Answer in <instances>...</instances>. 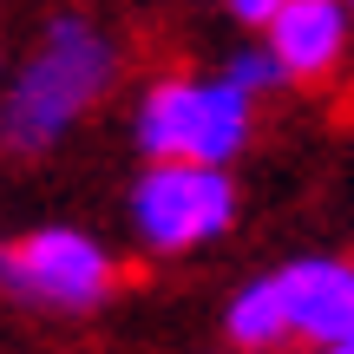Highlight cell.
<instances>
[{"label": "cell", "mask_w": 354, "mask_h": 354, "mask_svg": "<svg viewBox=\"0 0 354 354\" xmlns=\"http://www.w3.org/2000/svg\"><path fill=\"white\" fill-rule=\"evenodd\" d=\"M230 216H236V190L223 171H203V165H151L131 190V223L165 256L223 236Z\"/></svg>", "instance_id": "cell-3"}, {"label": "cell", "mask_w": 354, "mask_h": 354, "mask_svg": "<svg viewBox=\"0 0 354 354\" xmlns=\"http://www.w3.org/2000/svg\"><path fill=\"white\" fill-rule=\"evenodd\" d=\"M112 39L86 20V13H53L39 46L13 73L7 99H0V138L13 151H46L73 131V118L112 86Z\"/></svg>", "instance_id": "cell-1"}, {"label": "cell", "mask_w": 354, "mask_h": 354, "mask_svg": "<svg viewBox=\"0 0 354 354\" xmlns=\"http://www.w3.org/2000/svg\"><path fill=\"white\" fill-rule=\"evenodd\" d=\"M0 282H7L20 302L39 308H92L112 289V256L86 236V230H33L13 250H0Z\"/></svg>", "instance_id": "cell-4"}, {"label": "cell", "mask_w": 354, "mask_h": 354, "mask_svg": "<svg viewBox=\"0 0 354 354\" xmlns=\"http://www.w3.org/2000/svg\"><path fill=\"white\" fill-rule=\"evenodd\" d=\"M223 328L236 335L243 348H276V342H289V308H282V289H276V276L250 282V289H243L236 302H230Z\"/></svg>", "instance_id": "cell-7"}, {"label": "cell", "mask_w": 354, "mask_h": 354, "mask_svg": "<svg viewBox=\"0 0 354 354\" xmlns=\"http://www.w3.org/2000/svg\"><path fill=\"white\" fill-rule=\"evenodd\" d=\"M230 13H236V20H250V26H269V20H276V0H236Z\"/></svg>", "instance_id": "cell-9"}, {"label": "cell", "mask_w": 354, "mask_h": 354, "mask_svg": "<svg viewBox=\"0 0 354 354\" xmlns=\"http://www.w3.org/2000/svg\"><path fill=\"white\" fill-rule=\"evenodd\" d=\"M223 79L243 92V99H256V92H269V86H282V66L269 59V53H236V59L223 66Z\"/></svg>", "instance_id": "cell-8"}, {"label": "cell", "mask_w": 354, "mask_h": 354, "mask_svg": "<svg viewBox=\"0 0 354 354\" xmlns=\"http://www.w3.org/2000/svg\"><path fill=\"white\" fill-rule=\"evenodd\" d=\"M250 145V99L230 79H158L138 105V151L151 165L223 171Z\"/></svg>", "instance_id": "cell-2"}, {"label": "cell", "mask_w": 354, "mask_h": 354, "mask_svg": "<svg viewBox=\"0 0 354 354\" xmlns=\"http://www.w3.org/2000/svg\"><path fill=\"white\" fill-rule=\"evenodd\" d=\"M282 308H289V335H308V342L335 348L354 335V269L335 263V256H302V263L276 269Z\"/></svg>", "instance_id": "cell-5"}, {"label": "cell", "mask_w": 354, "mask_h": 354, "mask_svg": "<svg viewBox=\"0 0 354 354\" xmlns=\"http://www.w3.org/2000/svg\"><path fill=\"white\" fill-rule=\"evenodd\" d=\"M322 354H354V335H348V342H335V348H322Z\"/></svg>", "instance_id": "cell-10"}, {"label": "cell", "mask_w": 354, "mask_h": 354, "mask_svg": "<svg viewBox=\"0 0 354 354\" xmlns=\"http://www.w3.org/2000/svg\"><path fill=\"white\" fill-rule=\"evenodd\" d=\"M348 39V13L335 0H289L269 20V59L282 66V79H322L342 59Z\"/></svg>", "instance_id": "cell-6"}]
</instances>
